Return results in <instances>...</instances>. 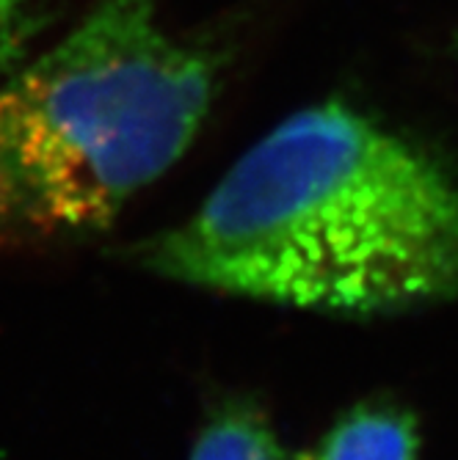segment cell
<instances>
[{
    "instance_id": "5b68a950",
    "label": "cell",
    "mask_w": 458,
    "mask_h": 460,
    "mask_svg": "<svg viewBox=\"0 0 458 460\" xmlns=\"http://www.w3.org/2000/svg\"><path fill=\"white\" fill-rule=\"evenodd\" d=\"M45 28V0H0V89L33 56Z\"/></svg>"
},
{
    "instance_id": "7a4b0ae2",
    "label": "cell",
    "mask_w": 458,
    "mask_h": 460,
    "mask_svg": "<svg viewBox=\"0 0 458 460\" xmlns=\"http://www.w3.org/2000/svg\"><path fill=\"white\" fill-rule=\"evenodd\" d=\"M221 48L175 33L157 0H94L0 89V237H67L188 152L219 92Z\"/></svg>"
},
{
    "instance_id": "6da1fadb",
    "label": "cell",
    "mask_w": 458,
    "mask_h": 460,
    "mask_svg": "<svg viewBox=\"0 0 458 460\" xmlns=\"http://www.w3.org/2000/svg\"><path fill=\"white\" fill-rule=\"evenodd\" d=\"M136 260L180 284L323 314L447 301L458 298V182L379 119L326 100L248 146Z\"/></svg>"
},
{
    "instance_id": "3957f363",
    "label": "cell",
    "mask_w": 458,
    "mask_h": 460,
    "mask_svg": "<svg viewBox=\"0 0 458 460\" xmlns=\"http://www.w3.org/2000/svg\"><path fill=\"white\" fill-rule=\"evenodd\" d=\"M414 416L392 402H364L331 428L307 460H418Z\"/></svg>"
},
{
    "instance_id": "277c9868",
    "label": "cell",
    "mask_w": 458,
    "mask_h": 460,
    "mask_svg": "<svg viewBox=\"0 0 458 460\" xmlns=\"http://www.w3.org/2000/svg\"><path fill=\"white\" fill-rule=\"evenodd\" d=\"M188 460H290L260 405L221 402L202 425Z\"/></svg>"
}]
</instances>
